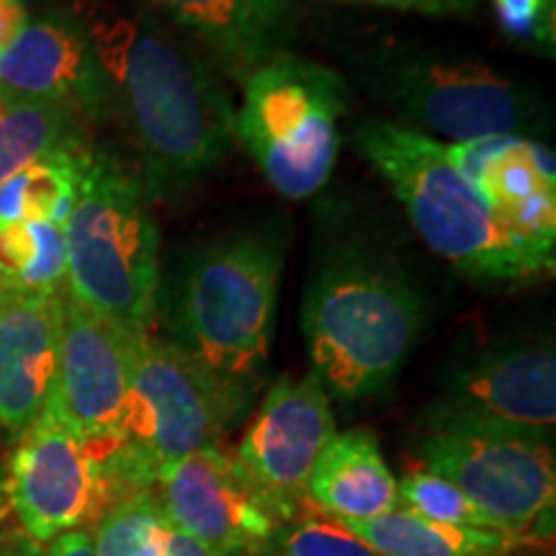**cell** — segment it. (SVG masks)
Returning <instances> with one entry per match:
<instances>
[{
	"instance_id": "cell-32",
	"label": "cell",
	"mask_w": 556,
	"mask_h": 556,
	"mask_svg": "<svg viewBox=\"0 0 556 556\" xmlns=\"http://www.w3.org/2000/svg\"><path fill=\"white\" fill-rule=\"evenodd\" d=\"M0 556H50V552L29 536H11L0 541Z\"/></svg>"
},
{
	"instance_id": "cell-7",
	"label": "cell",
	"mask_w": 556,
	"mask_h": 556,
	"mask_svg": "<svg viewBox=\"0 0 556 556\" xmlns=\"http://www.w3.org/2000/svg\"><path fill=\"white\" fill-rule=\"evenodd\" d=\"M358 80L397 116L394 124L441 144L526 137L541 119L536 99L518 83L484 62L428 47L381 50Z\"/></svg>"
},
{
	"instance_id": "cell-28",
	"label": "cell",
	"mask_w": 556,
	"mask_h": 556,
	"mask_svg": "<svg viewBox=\"0 0 556 556\" xmlns=\"http://www.w3.org/2000/svg\"><path fill=\"white\" fill-rule=\"evenodd\" d=\"M330 3L374 5V9H392L402 13H420V16H456L467 18L477 11L479 0H330Z\"/></svg>"
},
{
	"instance_id": "cell-12",
	"label": "cell",
	"mask_w": 556,
	"mask_h": 556,
	"mask_svg": "<svg viewBox=\"0 0 556 556\" xmlns=\"http://www.w3.org/2000/svg\"><path fill=\"white\" fill-rule=\"evenodd\" d=\"M155 497L173 526L219 556L266 554L291 518L222 446L201 448L165 469Z\"/></svg>"
},
{
	"instance_id": "cell-30",
	"label": "cell",
	"mask_w": 556,
	"mask_h": 556,
	"mask_svg": "<svg viewBox=\"0 0 556 556\" xmlns=\"http://www.w3.org/2000/svg\"><path fill=\"white\" fill-rule=\"evenodd\" d=\"M50 556H99L93 546V536L83 528V531H70L62 533L60 539H54L50 548Z\"/></svg>"
},
{
	"instance_id": "cell-18",
	"label": "cell",
	"mask_w": 556,
	"mask_h": 556,
	"mask_svg": "<svg viewBox=\"0 0 556 556\" xmlns=\"http://www.w3.org/2000/svg\"><path fill=\"white\" fill-rule=\"evenodd\" d=\"M197 39L212 65L245 86L296 37L291 0H148Z\"/></svg>"
},
{
	"instance_id": "cell-24",
	"label": "cell",
	"mask_w": 556,
	"mask_h": 556,
	"mask_svg": "<svg viewBox=\"0 0 556 556\" xmlns=\"http://www.w3.org/2000/svg\"><path fill=\"white\" fill-rule=\"evenodd\" d=\"M163 523L155 490H150L111 505L90 536L99 556H160Z\"/></svg>"
},
{
	"instance_id": "cell-16",
	"label": "cell",
	"mask_w": 556,
	"mask_h": 556,
	"mask_svg": "<svg viewBox=\"0 0 556 556\" xmlns=\"http://www.w3.org/2000/svg\"><path fill=\"white\" fill-rule=\"evenodd\" d=\"M0 93L101 116L109 106V88L83 21L26 18L0 50Z\"/></svg>"
},
{
	"instance_id": "cell-29",
	"label": "cell",
	"mask_w": 556,
	"mask_h": 556,
	"mask_svg": "<svg viewBox=\"0 0 556 556\" xmlns=\"http://www.w3.org/2000/svg\"><path fill=\"white\" fill-rule=\"evenodd\" d=\"M160 556H219L212 552L206 544H201L189 533H184L165 518L163 523V536H160Z\"/></svg>"
},
{
	"instance_id": "cell-10",
	"label": "cell",
	"mask_w": 556,
	"mask_h": 556,
	"mask_svg": "<svg viewBox=\"0 0 556 556\" xmlns=\"http://www.w3.org/2000/svg\"><path fill=\"white\" fill-rule=\"evenodd\" d=\"M5 492L24 533L41 546L62 533L83 531L111 507L99 456L75 433L52 397L18 438Z\"/></svg>"
},
{
	"instance_id": "cell-17",
	"label": "cell",
	"mask_w": 556,
	"mask_h": 556,
	"mask_svg": "<svg viewBox=\"0 0 556 556\" xmlns=\"http://www.w3.org/2000/svg\"><path fill=\"white\" fill-rule=\"evenodd\" d=\"M62 294L0 289V430L11 438L24 435L58 384Z\"/></svg>"
},
{
	"instance_id": "cell-1",
	"label": "cell",
	"mask_w": 556,
	"mask_h": 556,
	"mask_svg": "<svg viewBox=\"0 0 556 556\" xmlns=\"http://www.w3.org/2000/svg\"><path fill=\"white\" fill-rule=\"evenodd\" d=\"M83 26L137 148L144 193L189 189L235 142V106L212 62L144 11L99 5Z\"/></svg>"
},
{
	"instance_id": "cell-19",
	"label": "cell",
	"mask_w": 556,
	"mask_h": 556,
	"mask_svg": "<svg viewBox=\"0 0 556 556\" xmlns=\"http://www.w3.org/2000/svg\"><path fill=\"white\" fill-rule=\"evenodd\" d=\"M307 500L338 520H371L402 505L400 486L371 430L336 433L317 458Z\"/></svg>"
},
{
	"instance_id": "cell-25",
	"label": "cell",
	"mask_w": 556,
	"mask_h": 556,
	"mask_svg": "<svg viewBox=\"0 0 556 556\" xmlns=\"http://www.w3.org/2000/svg\"><path fill=\"white\" fill-rule=\"evenodd\" d=\"M270 556H379L343 520L307 505L289 518L270 539Z\"/></svg>"
},
{
	"instance_id": "cell-6",
	"label": "cell",
	"mask_w": 556,
	"mask_h": 556,
	"mask_svg": "<svg viewBox=\"0 0 556 556\" xmlns=\"http://www.w3.org/2000/svg\"><path fill=\"white\" fill-rule=\"evenodd\" d=\"M122 443L103 458L111 505L155 490L160 475L201 448L219 446L248 400L227 389L178 343L135 332Z\"/></svg>"
},
{
	"instance_id": "cell-22",
	"label": "cell",
	"mask_w": 556,
	"mask_h": 556,
	"mask_svg": "<svg viewBox=\"0 0 556 556\" xmlns=\"http://www.w3.org/2000/svg\"><path fill=\"white\" fill-rule=\"evenodd\" d=\"M65 287V229L52 222L0 225V289L54 294Z\"/></svg>"
},
{
	"instance_id": "cell-5",
	"label": "cell",
	"mask_w": 556,
	"mask_h": 556,
	"mask_svg": "<svg viewBox=\"0 0 556 556\" xmlns=\"http://www.w3.org/2000/svg\"><path fill=\"white\" fill-rule=\"evenodd\" d=\"M139 178L106 152H86L65 222L67 294L127 332H152L160 235Z\"/></svg>"
},
{
	"instance_id": "cell-13",
	"label": "cell",
	"mask_w": 556,
	"mask_h": 556,
	"mask_svg": "<svg viewBox=\"0 0 556 556\" xmlns=\"http://www.w3.org/2000/svg\"><path fill=\"white\" fill-rule=\"evenodd\" d=\"M131 336L135 332L109 323L65 289L52 400L101 464L122 443L131 384Z\"/></svg>"
},
{
	"instance_id": "cell-3",
	"label": "cell",
	"mask_w": 556,
	"mask_h": 556,
	"mask_svg": "<svg viewBox=\"0 0 556 556\" xmlns=\"http://www.w3.org/2000/svg\"><path fill=\"white\" fill-rule=\"evenodd\" d=\"M278 276L274 235L235 232L197 250L173 283V343L242 400L268 364Z\"/></svg>"
},
{
	"instance_id": "cell-27",
	"label": "cell",
	"mask_w": 556,
	"mask_h": 556,
	"mask_svg": "<svg viewBox=\"0 0 556 556\" xmlns=\"http://www.w3.org/2000/svg\"><path fill=\"white\" fill-rule=\"evenodd\" d=\"M492 11L505 37L548 54L554 52L556 0H492Z\"/></svg>"
},
{
	"instance_id": "cell-15",
	"label": "cell",
	"mask_w": 556,
	"mask_h": 556,
	"mask_svg": "<svg viewBox=\"0 0 556 556\" xmlns=\"http://www.w3.org/2000/svg\"><path fill=\"white\" fill-rule=\"evenodd\" d=\"M451 160L475 186L497 225L554 270L556 245V170L554 152L528 137H490L446 144Z\"/></svg>"
},
{
	"instance_id": "cell-31",
	"label": "cell",
	"mask_w": 556,
	"mask_h": 556,
	"mask_svg": "<svg viewBox=\"0 0 556 556\" xmlns=\"http://www.w3.org/2000/svg\"><path fill=\"white\" fill-rule=\"evenodd\" d=\"M26 18L29 16H26V9L18 0H0V50L16 37Z\"/></svg>"
},
{
	"instance_id": "cell-20",
	"label": "cell",
	"mask_w": 556,
	"mask_h": 556,
	"mask_svg": "<svg viewBox=\"0 0 556 556\" xmlns=\"http://www.w3.org/2000/svg\"><path fill=\"white\" fill-rule=\"evenodd\" d=\"M343 523L379 556H507L520 546L503 531L441 526L402 505L371 520Z\"/></svg>"
},
{
	"instance_id": "cell-11",
	"label": "cell",
	"mask_w": 556,
	"mask_h": 556,
	"mask_svg": "<svg viewBox=\"0 0 556 556\" xmlns=\"http://www.w3.org/2000/svg\"><path fill=\"white\" fill-rule=\"evenodd\" d=\"M556 353L548 340L492 348L456 368L441 397L422 413V428L482 430L554 441Z\"/></svg>"
},
{
	"instance_id": "cell-14",
	"label": "cell",
	"mask_w": 556,
	"mask_h": 556,
	"mask_svg": "<svg viewBox=\"0 0 556 556\" xmlns=\"http://www.w3.org/2000/svg\"><path fill=\"white\" fill-rule=\"evenodd\" d=\"M330 394L315 374H283L268 389L238 446V464L291 518L309 505L307 484L336 438Z\"/></svg>"
},
{
	"instance_id": "cell-26",
	"label": "cell",
	"mask_w": 556,
	"mask_h": 556,
	"mask_svg": "<svg viewBox=\"0 0 556 556\" xmlns=\"http://www.w3.org/2000/svg\"><path fill=\"white\" fill-rule=\"evenodd\" d=\"M397 486L402 507H409L417 516L433 520V523L454 528H479V531H500L456 484L433 475V471L422 467L413 469L409 475H405L402 482H397Z\"/></svg>"
},
{
	"instance_id": "cell-8",
	"label": "cell",
	"mask_w": 556,
	"mask_h": 556,
	"mask_svg": "<svg viewBox=\"0 0 556 556\" xmlns=\"http://www.w3.org/2000/svg\"><path fill=\"white\" fill-rule=\"evenodd\" d=\"M345 83L336 70L283 52L255 70L235 111V139L283 199L328 184L340 150Z\"/></svg>"
},
{
	"instance_id": "cell-33",
	"label": "cell",
	"mask_w": 556,
	"mask_h": 556,
	"mask_svg": "<svg viewBox=\"0 0 556 556\" xmlns=\"http://www.w3.org/2000/svg\"><path fill=\"white\" fill-rule=\"evenodd\" d=\"M539 556H546V554H539ZM548 556H552V554H548Z\"/></svg>"
},
{
	"instance_id": "cell-23",
	"label": "cell",
	"mask_w": 556,
	"mask_h": 556,
	"mask_svg": "<svg viewBox=\"0 0 556 556\" xmlns=\"http://www.w3.org/2000/svg\"><path fill=\"white\" fill-rule=\"evenodd\" d=\"M86 148L31 165L0 184V225L52 222L65 227L78 197V176Z\"/></svg>"
},
{
	"instance_id": "cell-2",
	"label": "cell",
	"mask_w": 556,
	"mask_h": 556,
	"mask_svg": "<svg viewBox=\"0 0 556 556\" xmlns=\"http://www.w3.org/2000/svg\"><path fill=\"white\" fill-rule=\"evenodd\" d=\"M312 374L338 400L384 389L422 330V296L400 266L343 250L312 281L302 309Z\"/></svg>"
},
{
	"instance_id": "cell-21",
	"label": "cell",
	"mask_w": 556,
	"mask_h": 556,
	"mask_svg": "<svg viewBox=\"0 0 556 556\" xmlns=\"http://www.w3.org/2000/svg\"><path fill=\"white\" fill-rule=\"evenodd\" d=\"M83 150L75 111L0 93V184L45 160Z\"/></svg>"
},
{
	"instance_id": "cell-9",
	"label": "cell",
	"mask_w": 556,
	"mask_h": 556,
	"mask_svg": "<svg viewBox=\"0 0 556 556\" xmlns=\"http://www.w3.org/2000/svg\"><path fill=\"white\" fill-rule=\"evenodd\" d=\"M420 467L448 479L507 536L552 539L556 505L554 446L482 430L422 428Z\"/></svg>"
},
{
	"instance_id": "cell-4",
	"label": "cell",
	"mask_w": 556,
	"mask_h": 556,
	"mask_svg": "<svg viewBox=\"0 0 556 556\" xmlns=\"http://www.w3.org/2000/svg\"><path fill=\"white\" fill-rule=\"evenodd\" d=\"M353 142L397 193L417 238L458 274L484 283L548 274L497 225L446 144L387 119L358 124Z\"/></svg>"
}]
</instances>
